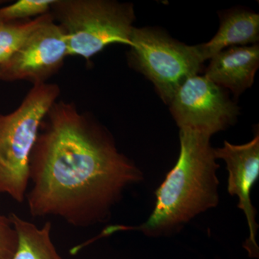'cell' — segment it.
Returning <instances> with one entry per match:
<instances>
[{
    "label": "cell",
    "instance_id": "6da1fadb",
    "mask_svg": "<svg viewBox=\"0 0 259 259\" xmlns=\"http://www.w3.org/2000/svg\"><path fill=\"white\" fill-rule=\"evenodd\" d=\"M29 178L25 198L32 217L56 216L87 228L107 221L124 192L144 175L93 116L57 100L40 126Z\"/></svg>",
    "mask_w": 259,
    "mask_h": 259
},
{
    "label": "cell",
    "instance_id": "7a4b0ae2",
    "mask_svg": "<svg viewBox=\"0 0 259 259\" xmlns=\"http://www.w3.org/2000/svg\"><path fill=\"white\" fill-rule=\"evenodd\" d=\"M211 138L180 130V152L173 168L156 191L151 215L141 226L107 228L104 236L117 231H139L148 237L169 236L180 231L196 216L219 203L214 148Z\"/></svg>",
    "mask_w": 259,
    "mask_h": 259
},
{
    "label": "cell",
    "instance_id": "3957f363",
    "mask_svg": "<svg viewBox=\"0 0 259 259\" xmlns=\"http://www.w3.org/2000/svg\"><path fill=\"white\" fill-rule=\"evenodd\" d=\"M60 93L56 83L32 85L14 111L0 114V194L16 202L26 197L32 148L42 121Z\"/></svg>",
    "mask_w": 259,
    "mask_h": 259
},
{
    "label": "cell",
    "instance_id": "277c9868",
    "mask_svg": "<svg viewBox=\"0 0 259 259\" xmlns=\"http://www.w3.org/2000/svg\"><path fill=\"white\" fill-rule=\"evenodd\" d=\"M51 13L64 30L68 54L91 59L112 44L131 47L134 5L112 0H55Z\"/></svg>",
    "mask_w": 259,
    "mask_h": 259
},
{
    "label": "cell",
    "instance_id": "5b68a950",
    "mask_svg": "<svg viewBox=\"0 0 259 259\" xmlns=\"http://www.w3.org/2000/svg\"><path fill=\"white\" fill-rule=\"evenodd\" d=\"M131 42V66L153 83L166 104L189 78L198 75L204 62L198 45H186L158 29L134 28Z\"/></svg>",
    "mask_w": 259,
    "mask_h": 259
},
{
    "label": "cell",
    "instance_id": "8992f818",
    "mask_svg": "<svg viewBox=\"0 0 259 259\" xmlns=\"http://www.w3.org/2000/svg\"><path fill=\"white\" fill-rule=\"evenodd\" d=\"M168 105L180 130L209 138L233 125L239 114V107L227 95L225 89L199 75L189 78Z\"/></svg>",
    "mask_w": 259,
    "mask_h": 259
},
{
    "label": "cell",
    "instance_id": "52a82bcc",
    "mask_svg": "<svg viewBox=\"0 0 259 259\" xmlns=\"http://www.w3.org/2000/svg\"><path fill=\"white\" fill-rule=\"evenodd\" d=\"M68 47L63 29L54 18L39 27L8 60L0 65V80L47 82L64 64Z\"/></svg>",
    "mask_w": 259,
    "mask_h": 259
},
{
    "label": "cell",
    "instance_id": "ba28073f",
    "mask_svg": "<svg viewBox=\"0 0 259 259\" xmlns=\"http://www.w3.org/2000/svg\"><path fill=\"white\" fill-rule=\"evenodd\" d=\"M217 159H223L228 172V192L238 199V207L244 213L249 236L243 247L250 258H258L256 236L258 225L255 221L256 209L250 199V192L259 178V135L243 145L225 141L223 147L214 148Z\"/></svg>",
    "mask_w": 259,
    "mask_h": 259
},
{
    "label": "cell",
    "instance_id": "9c48e42d",
    "mask_svg": "<svg viewBox=\"0 0 259 259\" xmlns=\"http://www.w3.org/2000/svg\"><path fill=\"white\" fill-rule=\"evenodd\" d=\"M209 60L204 76L238 97L254 81L259 66L258 45L228 48Z\"/></svg>",
    "mask_w": 259,
    "mask_h": 259
},
{
    "label": "cell",
    "instance_id": "30bf717a",
    "mask_svg": "<svg viewBox=\"0 0 259 259\" xmlns=\"http://www.w3.org/2000/svg\"><path fill=\"white\" fill-rule=\"evenodd\" d=\"M258 39L259 15L248 10H232L221 17L216 35L198 47L205 61L228 48L255 45Z\"/></svg>",
    "mask_w": 259,
    "mask_h": 259
},
{
    "label": "cell",
    "instance_id": "8fae6325",
    "mask_svg": "<svg viewBox=\"0 0 259 259\" xmlns=\"http://www.w3.org/2000/svg\"><path fill=\"white\" fill-rule=\"evenodd\" d=\"M9 217L18 235V247L12 259H62L51 240L50 221L39 228L15 213Z\"/></svg>",
    "mask_w": 259,
    "mask_h": 259
},
{
    "label": "cell",
    "instance_id": "7c38bea8",
    "mask_svg": "<svg viewBox=\"0 0 259 259\" xmlns=\"http://www.w3.org/2000/svg\"><path fill=\"white\" fill-rule=\"evenodd\" d=\"M52 18L50 12L28 20L0 21V65L13 55L35 30Z\"/></svg>",
    "mask_w": 259,
    "mask_h": 259
},
{
    "label": "cell",
    "instance_id": "4fadbf2b",
    "mask_svg": "<svg viewBox=\"0 0 259 259\" xmlns=\"http://www.w3.org/2000/svg\"><path fill=\"white\" fill-rule=\"evenodd\" d=\"M55 0H19L0 8V21H22L50 13Z\"/></svg>",
    "mask_w": 259,
    "mask_h": 259
},
{
    "label": "cell",
    "instance_id": "5bb4252c",
    "mask_svg": "<svg viewBox=\"0 0 259 259\" xmlns=\"http://www.w3.org/2000/svg\"><path fill=\"white\" fill-rule=\"evenodd\" d=\"M18 247V235L10 217L0 213V259H12Z\"/></svg>",
    "mask_w": 259,
    "mask_h": 259
},
{
    "label": "cell",
    "instance_id": "9a60e30c",
    "mask_svg": "<svg viewBox=\"0 0 259 259\" xmlns=\"http://www.w3.org/2000/svg\"><path fill=\"white\" fill-rule=\"evenodd\" d=\"M3 3H4V2L1 1V0H0V5H1Z\"/></svg>",
    "mask_w": 259,
    "mask_h": 259
}]
</instances>
